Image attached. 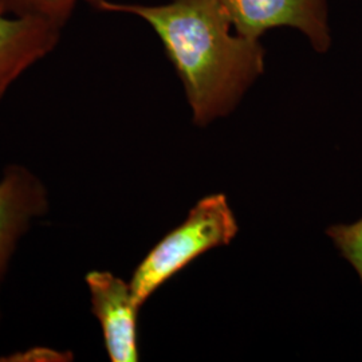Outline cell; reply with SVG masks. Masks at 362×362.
I'll return each instance as SVG.
<instances>
[{
	"label": "cell",
	"mask_w": 362,
	"mask_h": 362,
	"mask_svg": "<svg viewBox=\"0 0 362 362\" xmlns=\"http://www.w3.org/2000/svg\"><path fill=\"white\" fill-rule=\"evenodd\" d=\"M71 361L73 354L49 349V348H34L23 353H16L8 358H0V361Z\"/></svg>",
	"instance_id": "9c48e42d"
},
{
	"label": "cell",
	"mask_w": 362,
	"mask_h": 362,
	"mask_svg": "<svg viewBox=\"0 0 362 362\" xmlns=\"http://www.w3.org/2000/svg\"><path fill=\"white\" fill-rule=\"evenodd\" d=\"M238 231L235 215L224 194L202 199L185 221L165 235L133 272L129 285L136 303L141 308L197 257L215 247L230 245Z\"/></svg>",
	"instance_id": "7a4b0ae2"
},
{
	"label": "cell",
	"mask_w": 362,
	"mask_h": 362,
	"mask_svg": "<svg viewBox=\"0 0 362 362\" xmlns=\"http://www.w3.org/2000/svg\"><path fill=\"white\" fill-rule=\"evenodd\" d=\"M105 0H0V13L47 22L65 28L78 4L86 3L94 10H100Z\"/></svg>",
	"instance_id": "52a82bcc"
},
{
	"label": "cell",
	"mask_w": 362,
	"mask_h": 362,
	"mask_svg": "<svg viewBox=\"0 0 362 362\" xmlns=\"http://www.w3.org/2000/svg\"><path fill=\"white\" fill-rule=\"evenodd\" d=\"M342 257L360 275L362 282V219L353 224H337L326 230Z\"/></svg>",
	"instance_id": "ba28073f"
},
{
	"label": "cell",
	"mask_w": 362,
	"mask_h": 362,
	"mask_svg": "<svg viewBox=\"0 0 362 362\" xmlns=\"http://www.w3.org/2000/svg\"><path fill=\"white\" fill-rule=\"evenodd\" d=\"M233 31L260 40L272 28L293 27L309 39L315 52L332 45L327 0H219Z\"/></svg>",
	"instance_id": "3957f363"
},
{
	"label": "cell",
	"mask_w": 362,
	"mask_h": 362,
	"mask_svg": "<svg viewBox=\"0 0 362 362\" xmlns=\"http://www.w3.org/2000/svg\"><path fill=\"white\" fill-rule=\"evenodd\" d=\"M47 209L46 188L35 175L21 165L6 169L0 180V281L19 239Z\"/></svg>",
	"instance_id": "5b68a950"
},
{
	"label": "cell",
	"mask_w": 362,
	"mask_h": 362,
	"mask_svg": "<svg viewBox=\"0 0 362 362\" xmlns=\"http://www.w3.org/2000/svg\"><path fill=\"white\" fill-rule=\"evenodd\" d=\"M64 28L0 13V101L13 83L58 46Z\"/></svg>",
	"instance_id": "8992f818"
},
{
	"label": "cell",
	"mask_w": 362,
	"mask_h": 362,
	"mask_svg": "<svg viewBox=\"0 0 362 362\" xmlns=\"http://www.w3.org/2000/svg\"><path fill=\"white\" fill-rule=\"evenodd\" d=\"M98 11L134 15L153 28L184 86L194 122L228 116L263 74L260 40L238 33L219 0L137 4L105 0Z\"/></svg>",
	"instance_id": "6da1fadb"
},
{
	"label": "cell",
	"mask_w": 362,
	"mask_h": 362,
	"mask_svg": "<svg viewBox=\"0 0 362 362\" xmlns=\"http://www.w3.org/2000/svg\"><path fill=\"white\" fill-rule=\"evenodd\" d=\"M85 279L90 291L91 310L101 325L110 361H139L137 318L141 308L136 303L129 284L109 272H90Z\"/></svg>",
	"instance_id": "277c9868"
}]
</instances>
